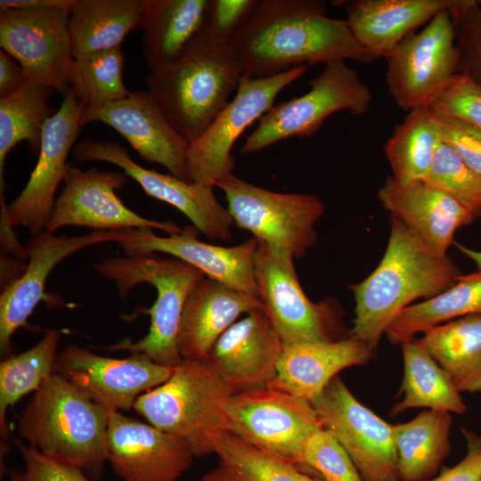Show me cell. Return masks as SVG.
<instances>
[{
  "label": "cell",
  "instance_id": "6da1fadb",
  "mask_svg": "<svg viewBox=\"0 0 481 481\" xmlns=\"http://www.w3.org/2000/svg\"><path fill=\"white\" fill-rule=\"evenodd\" d=\"M320 0H260L230 45L243 75L273 77L299 66L377 58L354 37L346 20L326 15Z\"/></svg>",
  "mask_w": 481,
  "mask_h": 481
},
{
  "label": "cell",
  "instance_id": "7a4b0ae2",
  "mask_svg": "<svg viewBox=\"0 0 481 481\" xmlns=\"http://www.w3.org/2000/svg\"><path fill=\"white\" fill-rule=\"evenodd\" d=\"M460 275L448 256L433 252L391 216L388 241L379 264L363 281L349 286L355 303L349 335L375 352L382 335L404 308L416 299L437 296Z\"/></svg>",
  "mask_w": 481,
  "mask_h": 481
},
{
  "label": "cell",
  "instance_id": "3957f363",
  "mask_svg": "<svg viewBox=\"0 0 481 481\" xmlns=\"http://www.w3.org/2000/svg\"><path fill=\"white\" fill-rule=\"evenodd\" d=\"M109 414L106 407L53 373L26 404L17 431L29 445L94 480L109 459Z\"/></svg>",
  "mask_w": 481,
  "mask_h": 481
},
{
  "label": "cell",
  "instance_id": "277c9868",
  "mask_svg": "<svg viewBox=\"0 0 481 481\" xmlns=\"http://www.w3.org/2000/svg\"><path fill=\"white\" fill-rule=\"evenodd\" d=\"M242 77L230 43L200 32L175 62L151 71L146 86L172 126L191 143L228 104Z\"/></svg>",
  "mask_w": 481,
  "mask_h": 481
},
{
  "label": "cell",
  "instance_id": "5b68a950",
  "mask_svg": "<svg viewBox=\"0 0 481 481\" xmlns=\"http://www.w3.org/2000/svg\"><path fill=\"white\" fill-rule=\"evenodd\" d=\"M94 268L114 283L121 298L141 283H149L157 291L154 304L147 310L151 315L148 333L135 342L126 338L107 349L141 355L166 367L178 366L183 360L177 346L183 310L191 291L205 275L182 260L156 254L112 257L95 264Z\"/></svg>",
  "mask_w": 481,
  "mask_h": 481
},
{
  "label": "cell",
  "instance_id": "8992f818",
  "mask_svg": "<svg viewBox=\"0 0 481 481\" xmlns=\"http://www.w3.org/2000/svg\"><path fill=\"white\" fill-rule=\"evenodd\" d=\"M234 393L207 359L183 360L167 381L140 395L133 409L201 457L214 453L216 436L227 431L225 407Z\"/></svg>",
  "mask_w": 481,
  "mask_h": 481
},
{
  "label": "cell",
  "instance_id": "52a82bcc",
  "mask_svg": "<svg viewBox=\"0 0 481 481\" xmlns=\"http://www.w3.org/2000/svg\"><path fill=\"white\" fill-rule=\"evenodd\" d=\"M227 210L237 227L272 249L302 257L317 242L315 224L325 212L315 195L281 193L251 184L232 174L219 179Z\"/></svg>",
  "mask_w": 481,
  "mask_h": 481
},
{
  "label": "cell",
  "instance_id": "ba28073f",
  "mask_svg": "<svg viewBox=\"0 0 481 481\" xmlns=\"http://www.w3.org/2000/svg\"><path fill=\"white\" fill-rule=\"evenodd\" d=\"M371 102L370 88L346 61L325 64L323 70L309 81L306 94L274 104L259 119L240 152L255 153L290 137L312 136L331 114L347 110L361 116L368 111Z\"/></svg>",
  "mask_w": 481,
  "mask_h": 481
},
{
  "label": "cell",
  "instance_id": "9c48e42d",
  "mask_svg": "<svg viewBox=\"0 0 481 481\" xmlns=\"http://www.w3.org/2000/svg\"><path fill=\"white\" fill-rule=\"evenodd\" d=\"M84 108L69 90L44 126L38 159L27 184L10 204L0 196L2 249L12 250L20 245L13 233L14 226L26 227L32 236L45 231L55 192L69 165V153L82 127Z\"/></svg>",
  "mask_w": 481,
  "mask_h": 481
},
{
  "label": "cell",
  "instance_id": "30bf717a",
  "mask_svg": "<svg viewBox=\"0 0 481 481\" xmlns=\"http://www.w3.org/2000/svg\"><path fill=\"white\" fill-rule=\"evenodd\" d=\"M225 414L228 432L298 466L307 439L322 428L310 401L270 386L234 393Z\"/></svg>",
  "mask_w": 481,
  "mask_h": 481
},
{
  "label": "cell",
  "instance_id": "8fae6325",
  "mask_svg": "<svg viewBox=\"0 0 481 481\" xmlns=\"http://www.w3.org/2000/svg\"><path fill=\"white\" fill-rule=\"evenodd\" d=\"M388 92L404 110L429 107L459 72L449 10L403 38L385 57Z\"/></svg>",
  "mask_w": 481,
  "mask_h": 481
},
{
  "label": "cell",
  "instance_id": "7c38bea8",
  "mask_svg": "<svg viewBox=\"0 0 481 481\" xmlns=\"http://www.w3.org/2000/svg\"><path fill=\"white\" fill-rule=\"evenodd\" d=\"M307 66L296 67L283 73L261 78L243 75L232 99L196 141L189 143L187 170L190 182L215 186L233 173L232 148L256 120L274 105L277 95L301 77Z\"/></svg>",
  "mask_w": 481,
  "mask_h": 481
},
{
  "label": "cell",
  "instance_id": "4fadbf2b",
  "mask_svg": "<svg viewBox=\"0 0 481 481\" xmlns=\"http://www.w3.org/2000/svg\"><path fill=\"white\" fill-rule=\"evenodd\" d=\"M294 257L258 242L255 281L262 309L283 343L334 340L338 306L331 298L314 303L298 281Z\"/></svg>",
  "mask_w": 481,
  "mask_h": 481
},
{
  "label": "cell",
  "instance_id": "5bb4252c",
  "mask_svg": "<svg viewBox=\"0 0 481 481\" xmlns=\"http://www.w3.org/2000/svg\"><path fill=\"white\" fill-rule=\"evenodd\" d=\"M311 403L364 481H399L394 425L361 404L338 376Z\"/></svg>",
  "mask_w": 481,
  "mask_h": 481
},
{
  "label": "cell",
  "instance_id": "9a60e30c",
  "mask_svg": "<svg viewBox=\"0 0 481 481\" xmlns=\"http://www.w3.org/2000/svg\"><path fill=\"white\" fill-rule=\"evenodd\" d=\"M61 9L0 11V46L24 69L28 80L64 95L74 63L68 20Z\"/></svg>",
  "mask_w": 481,
  "mask_h": 481
},
{
  "label": "cell",
  "instance_id": "2e32d148",
  "mask_svg": "<svg viewBox=\"0 0 481 481\" xmlns=\"http://www.w3.org/2000/svg\"><path fill=\"white\" fill-rule=\"evenodd\" d=\"M73 155L78 162L102 161L119 167L147 195L175 208L208 239L230 238L234 224L227 208L216 200L215 186L147 169L133 160L126 148L113 142L84 140L74 147Z\"/></svg>",
  "mask_w": 481,
  "mask_h": 481
},
{
  "label": "cell",
  "instance_id": "e0dca14e",
  "mask_svg": "<svg viewBox=\"0 0 481 481\" xmlns=\"http://www.w3.org/2000/svg\"><path fill=\"white\" fill-rule=\"evenodd\" d=\"M126 179L124 173L94 167L85 171L69 164L45 231L73 225L94 231L156 229L168 235L182 232L173 222L145 218L128 208L116 194Z\"/></svg>",
  "mask_w": 481,
  "mask_h": 481
},
{
  "label": "cell",
  "instance_id": "ac0fdd59",
  "mask_svg": "<svg viewBox=\"0 0 481 481\" xmlns=\"http://www.w3.org/2000/svg\"><path fill=\"white\" fill-rule=\"evenodd\" d=\"M125 236L124 230L94 231L91 233L67 237L44 231L26 244L28 263L23 272L5 284L0 295V351L4 358L12 355V338L21 327H28V319L41 301L61 305L45 292L46 280L62 260L92 245L115 241Z\"/></svg>",
  "mask_w": 481,
  "mask_h": 481
},
{
  "label": "cell",
  "instance_id": "d6986e66",
  "mask_svg": "<svg viewBox=\"0 0 481 481\" xmlns=\"http://www.w3.org/2000/svg\"><path fill=\"white\" fill-rule=\"evenodd\" d=\"M174 371L141 355L111 358L77 345L66 346L55 364V373L97 404L119 412L133 409L140 395L163 384Z\"/></svg>",
  "mask_w": 481,
  "mask_h": 481
},
{
  "label": "cell",
  "instance_id": "ffe728a7",
  "mask_svg": "<svg viewBox=\"0 0 481 481\" xmlns=\"http://www.w3.org/2000/svg\"><path fill=\"white\" fill-rule=\"evenodd\" d=\"M108 449L123 481H179L195 457L184 440L119 411H110Z\"/></svg>",
  "mask_w": 481,
  "mask_h": 481
},
{
  "label": "cell",
  "instance_id": "44dd1931",
  "mask_svg": "<svg viewBox=\"0 0 481 481\" xmlns=\"http://www.w3.org/2000/svg\"><path fill=\"white\" fill-rule=\"evenodd\" d=\"M118 244L127 256L168 254L209 279L257 298L254 263L258 241L254 237L236 246L224 247L198 240L191 227L167 236L157 235L151 229L131 228L125 229V236Z\"/></svg>",
  "mask_w": 481,
  "mask_h": 481
},
{
  "label": "cell",
  "instance_id": "7402d4cb",
  "mask_svg": "<svg viewBox=\"0 0 481 481\" xmlns=\"http://www.w3.org/2000/svg\"><path fill=\"white\" fill-rule=\"evenodd\" d=\"M102 122L119 133L147 162L165 167L175 177L190 182L189 143L172 126L148 91L95 108H84L81 126Z\"/></svg>",
  "mask_w": 481,
  "mask_h": 481
},
{
  "label": "cell",
  "instance_id": "603a6c76",
  "mask_svg": "<svg viewBox=\"0 0 481 481\" xmlns=\"http://www.w3.org/2000/svg\"><path fill=\"white\" fill-rule=\"evenodd\" d=\"M283 341L262 308L248 313L217 339L207 360L236 393L266 387L276 376Z\"/></svg>",
  "mask_w": 481,
  "mask_h": 481
},
{
  "label": "cell",
  "instance_id": "cb8c5ba5",
  "mask_svg": "<svg viewBox=\"0 0 481 481\" xmlns=\"http://www.w3.org/2000/svg\"><path fill=\"white\" fill-rule=\"evenodd\" d=\"M378 199L392 216L440 256H447L455 232L476 218L461 202L423 180L401 183L388 176Z\"/></svg>",
  "mask_w": 481,
  "mask_h": 481
},
{
  "label": "cell",
  "instance_id": "d4e9b609",
  "mask_svg": "<svg viewBox=\"0 0 481 481\" xmlns=\"http://www.w3.org/2000/svg\"><path fill=\"white\" fill-rule=\"evenodd\" d=\"M373 353L366 343L350 335L334 340L283 343L276 376L267 386L312 402L339 371L367 363Z\"/></svg>",
  "mask_w": 481,
  "mask_h": 481
},
{
  "label": "cell",
  "instance_id": "484cf974",
  "mask_svg": "<svg viewBox=\"0 0 481 481\" xmlns=\"http://www.w3.org/2000/svg\"><path fill=\"white\" fill-rule=\"evenodd\" d=\"M262 308L257 298L203 277L185 302L177 337L183 360H205L222 334L242 314Z\"/></svg>",
  "mask_w": 481,
  "mask_h": 481
},
{
  "label": "cell",
  "instance_id": "4316f807",
  "mask_svg": "<svg viewBox=\"0 0 481 481\" xmlns=\"http://www.w3.org/2000/svg\"><path fill=\"white\" fill-rule=\"evenodd\" d=\"M456 0H353L345 19L356 40L377 59L385 57L403 38L429 22Z\"/></svg>",
  "mask_w": 481,
  "mask_h": 481
},
{
  "label": "cell",
  "instance_id": "83f0119b",
  "mask_svg": "<svg viewBox=\"0 0 481 481\" xmlns=\"http://www.w3.org/2000/svg\"><path fill=\"white\" fill-rule=\"evenodd\" d=\"M209 0H147L143 55L151 71L175 62L200 34Z\"/></svg>",
  "mask_w": 481,
  "mask_h": 481
},
{
  "label": "cell",
  "instance_id": "f1b7e54d",
  "mask_svg": "<svg viewBox=\"0 0 481 481\" xmlns=\"http://www.w3.org/2000/svg\"><path fill=\"white\" fill-rule=\"evenodd\" d=\"M147 0H77L68 20L74 59L120 47L141 27Z\"/></svg>",
  "mask_w": 481,
  "mask_h": 481
},
{
  "label": "cell",
  "instance_id": "f546056e",
  "mask_svg": "<svg viewBox=\"0 0 481 481\" xmlns=\"http://www.w3.org/2000/svg\"><path fill=\"white\" fill-rule=\"evenodd\" d=\"M451 412L428 409L412 420L394 425L399 481H428L442 467L452 445Z\"/></svg>",
  "mask_w": 481,
  "mask_h": 481
},
{
  "label": "cell",
  "instance_id": "4dcf8cb0",
  "mask_svg": "<svg viewBox=\"0 0 481 481\" xmlns=\"http://www.w3.org/2000/svg\"><path fill=\"white\" fill-rule=\"evenodd\" d=\"M421 347L461 392L481 391V314L460 317L425 330Z\"/></svg>",
  "mask_w": 481,
  "mask_h": 481
},
{
  "label": "cell",
  "instance_id": "1f68e13d",
  "mask_svg": "<svg viewBox=\"0 0 481 481\" xmlns=\"http://www.w3.org/2000/svg\"><path fill=\"white\" fill-rule=\"evenodd\" d=\"M214 453L217 464L203 475L201 481H323L228 431L216 436Z\"/></svg>",
  "mask_w": 481,
  "mask_h": 481
},
{
  "label": "cell",
  "instance_id": "d6a6232c",
  "mask_svg": "<svg viewBox=\"0 0 481 481\" xmlns=\"http://www.w3.org/2000/svg\"><path fill=\"white\" fill-rule=\"evenodd\" d=\"M404 359V376L400 402L392 409L398 414L411 408L426 407L462 415L467 407L460 392L445 371L421 347L414 338L400 344Z\"/></svg>",
  "mask_w": 481,
  "mask_h": 481
},
{
  "label": "cell",
  "instance_id": "836d02e7",
  "mask_svg": "<svg viewBox=\"0 0 481 481\" xmlns=\"http://www.w3.org/2000/svg\"><path fill=\"white\" fill-rule=\"evenodd\" d=\"M481 314V271L461 274L457 281L437 296L404 308L386 331L392 344L460 317Z\"/></svg>",
  "mask_w": 481,
  "mask_h": 481
},
{
  "label": "cell",
  "instance_id": "e575fe53",
  "mask_svg": "<svg viewBox=\"0 0 481 481\" xmlns=\"http://www.w3.org/2000/svg\"><path fill=\"white\" fill-rule=\"evenodd\" d=\"M53 91L28 80L16 93L0 99V192L4 189L5 159L15 145L27 141L33 154L39 152L44 126L53 115Z\"/></svg>",
  "mask_w": 481,
  "mask_h": 481
},
{
  "label": "cell",
  "instance_id": "d590c367",
  "mask_svg": "<svg viewBox=\"0 0 481 481\" xmlns=\"http://www.w3.org/2000/svg\"><path fill=\"white\" fill-rule=\"evenodd\" d=\"M61 332L48 330L29 350L12 355L0 363V434L4 448L9 436L6 412L25 395L37 391L42 383L55 373Z\"/></svg>",
  "mask_w": 481,
  "mask_h": 481
},
{
  "label": "cell",
  "instance_id": "8d00e7d4",
  "mask_svg": "<svg viewBox=\"0 0 481 481\" xmlns=\"http://www.w3.org/2000/svg\"><path fill=\"white\" fill-rule=\"evenodd\" d=\"M440 142L439 131L428 107L410 110L384 147L392 176L401 183L422 180Z\"/></svg>",
  "mask_w": 481,
  "mask_h": 481
},
{
  "label": "cell",
  "instance_id": "74e56055",
  "mask_svg": "<svg viewBox=\"0 0 481 481\" xmlns=\"http://www.w3.org/2000/svg\"><path fill=\"white\" fill-rule=\"evenodd\" d=\"M124 53L120 47L75 59L69 90L85 108L107 105L126 97L122 73Z\"/></svg>",
  "mask_w": 481,
  "mask_h": 481
},
{
  "label": "cell",
  "instance_id": "f35d334b",
  "mask_svg": "<svg viewBox=\"0 0 481 481\" xmlns=\"http://www.w3.org/2000/svg\"><path fill=\"white\" fill-rule=\"evenodd\" d=\"M422 180L461 202L476 217L481 216V177L442 140Z\"/></svg>",
  "mask_w": 481,
  "mask_h": 481
},
{
  "label": "cell",
  "instance_id": "ab89813d",
  "mask_svg": "<svg viewBox=\"0 0 481 481\" xmlns=\"http://www.w3.org/2000/svg\"><path fill=\"white\" fill-rule=\"evenodd\" d=\"M299 467L323 481H364L344 448L322 428L307 439Z\"/></svg>",
  "mask_w": 481,
  "mask_h": 481
},
{
  "label": "cell",
  "instance_id": "60d3db41",
  "mask_svg": "<svg viewBox=\"0 0 481 481\" xmlns=\"http://www.w3.org/2000/svg\"><path fill=\"white\" fill-rule=\"evenodd\" d=\"M459 54V72L481 87V0H456L449 10Z\"/></svg>",
  "mask_w": 481,
  "mask_h": 481
},
{
  "label": "cell",
  "instance_id": "b9f144b4",
  "mask_svg": "<svg viewBox=\"0 0 481 481\" xmlns=\"http://www.w3.org/2000/svg\"><path fill=\"white\" fill-rule=\"evenodd\" d=\"M428 108L481 130V87L462 73H456L451 78Z\"/></svg>",
  "mask_w": 481,
  "mask_h": 481
},
{
  "label": "cell",
  "instance_id": "7bdbcfd3",
  "mask_svg": "<svg viewBox=\"0 0 481 481\" xmlns=\"http://www.w3.org/2000/svg\"><path fill=\"white\" fill-rule=\"evenodd\" d=\"M13 444L24 468L5 469L9 481H94L81 469L53 459L20 439H13Z\"/></svg>",
  "mask_w": 481,
  "mask_h": 481
},
{
  "label": "cell",
  "instance_id": "ee69618b",
  "mask_svg": "<svg viewBox=\"0 0 481 481\" xmlns=\"http://www.w3.org/2000/svg\"><path fill=\"white\" fill-rule=\"evenodd\" d=\"M260 0H209L201 32L219 42L230 43L255 12Z\"/></svg>",
  "mask_w": 481,
  "mask_h": 481
},
{
  "label": "cell",
  "instance_id": "f6af8a7d",
  "mask_svg": "<svg viewBox=\"0 0 481 481\" xmlns=\"http://www.w3.org/2000/svg\"><path fill=\"white\" fill-rule=\"evenodd\" d=\"M429 110L442 142L481 177V130L464 120Z\"/></svg>",
  "mask_w": 481,
  "mask_h": 481
},
{
  "label": "cell",
  "instance_id": "bcb514c9",
  "mask_svg": "<svg viewBox=\"0 0 481 481\" xmlns=\"http://www.w3.org/2000/svg\"><path fill=\"white\" fill-rule=\"evenodd\" d=\"M467 453L455 466L446 468L428 481H478L481 477V436L462 428Z\"/></svg>",
  "mask_w": 481,
  "mask_h": 481
},
{
  "label": "cell",
  "instance_id": "7dc6e473",
  "mask_svg": "<svg viewBox=\"0 0 481 481\" xmlns=\"http://www.w3.org/2000/svg\"><path fill=\"white\" fill-rule=\"evenodd\" d=\"M28 81L27 75L20 64L8 53L0 52V99L20 90Z\"/></svg>",
  "mask_w": 481,
  "mask_h": 481
},
{
  "label": "cell",
  "instance_id": "c3c4849f",
  "mask_svg": "<svg viewBox=\"0 0 481 481\" xmlns=\"http://www.w3.org/2000/svg\"><path fill=\"white\" fill-rule=\"evenodd\" d=\"M77 0H1L0 11L10 9H61L71 11Z\"/></svg>",
  "mask_w": 481,
  "mask_h": 481
},
{
  "label": "cell",
  "instance_id": "681fc988",
  "mask_svg": "<svg viewBox=\"0 0 481 481\" xmlns=\"http://www.w3.org/2000/svg\"><path fill=\"white\" fill-rule=\"evenodd\" d=\"M455 245L464 256L475 263L477 271H481V250H475L460 243H455Z\"/></svg>",
  "mask_w": 481,
  "mask_h": 481
},
{
  "label": "cell",
  "instance_id": "f907efd6",
  "mask_svg": "<svg viewBox=\"0 0 481 481\" xmlns=\"http://www.w3.org/2000/svg\"><path fill=\"white\" fill-rule=\"evenodd\" d=\"M478 481H481V477H479Z\"/></svg>",
  "mask_w": 481,
  "mask_h": 481
}]
</instances>
